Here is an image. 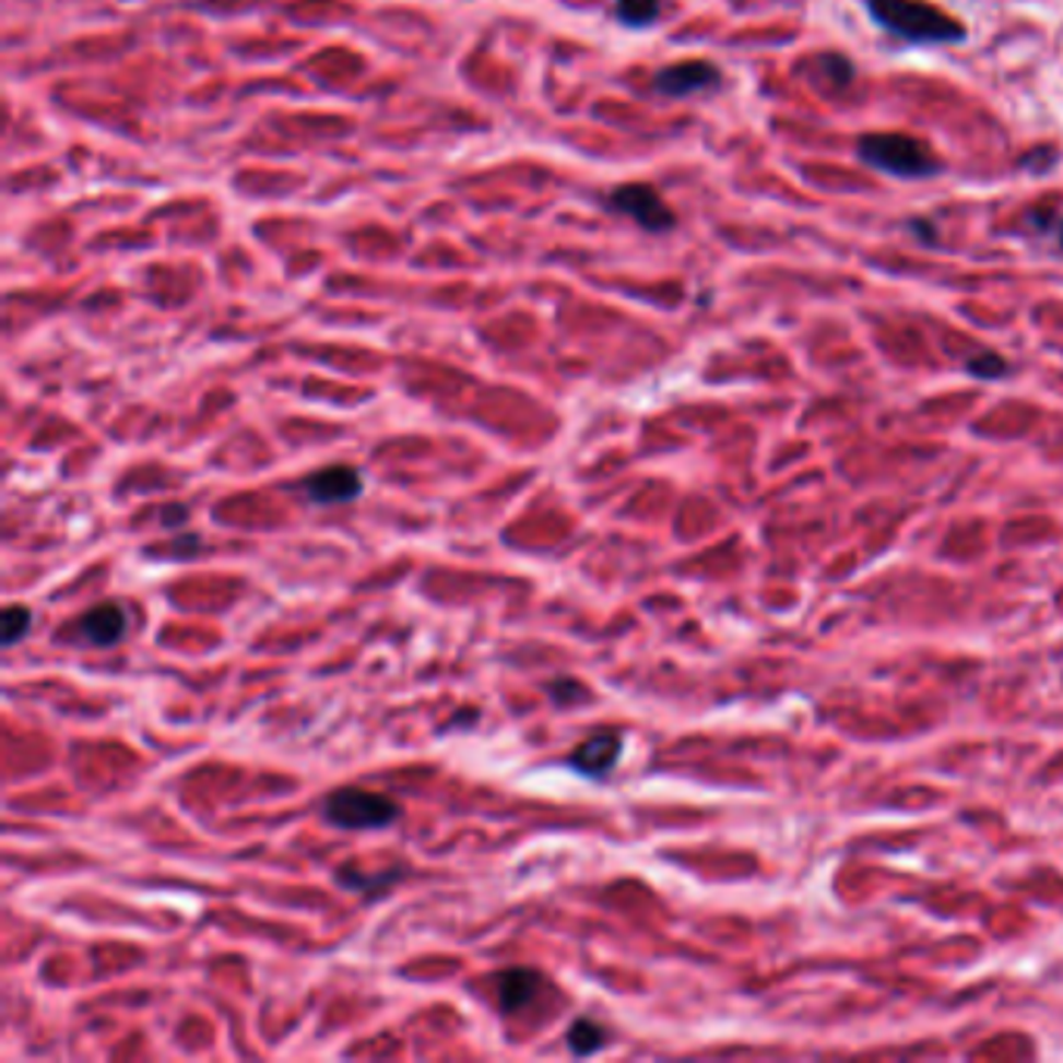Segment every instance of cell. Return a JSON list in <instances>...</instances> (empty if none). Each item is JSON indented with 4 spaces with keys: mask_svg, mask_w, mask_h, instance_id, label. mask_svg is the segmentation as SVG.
<instances>
[{
    "mask_svg": "<svg viewBox=\"0 0 1063 1063\" xmlns=\"http://www.w3.org/2000/svg\"><path fill=\"white\" fill-rule=\"evenodd\" d=\"M867 13L879 28L908 44H957L967 28L930 0H867Z\"/></svg>",
    "mask_w": 1063,
    "mask_h": 1063,
    "instance_id": "6da1fadb",
    "label": "cell"
},
{
    "mask_svg": "<svg viewBox=\"0 0 1063 1063\" xmlns=\"http://www.w3.org/2000/svg\"><path fill=\"white\" fill-rule=\"evenodd\" d=\"M303 496L319 506H341L362 496V474L350 465H331L303 481Z\"/></svg>",
    "mask_w": 1063,
    "mask_h": 1063,
    "instance_id": "5b68a950",
    "label": "cell"
},
{
    "mask_svg": "<svg viewBox=\"0 0 1063 1063\" xmlns=\"http://www.w3.org/2000/svg\"><path fill=\"white\" fill-rule=\"evenodd\" d=\"M967 371L977 378H1001V375H1007V362L1001 359L999 353H979L967 362Z\"/></svg>",
    "mask_w": 1063,
    "mask_h": 1063,
    "instance_id": "9a60e30c",
    "label": "cell"
},
{
    "mask_svg": "<svg viewBox=\"0 0 1063 1063\" xmlns=\"http://www.w3.org/2000/svg\"><path fill=\"white\" fill-rule=\"evenodd\" d=\"M858 156L871 169L886 172L895 178H930L942 172L938 156L920 138L901 131H873L858 141Z\"/></svg>",
    "mask_w": 1063,
    "mask_h": 1063,
    "instance_id": "7a4b0ae2",
    "label": "cell"
},
{
    "mask_svg": "<svg viewBox=\"0 0 1063 1063\" xmlns=\"http://www.w3.org/2000/svg\"><path fill=\"white\" fill-rule=\"evenodd\" d=\"M543 992V979L533 970H506L496 979V1001L503 1014H518Z\"/></svg>",
    "mask_w": 1063,
    "mask_h": 1063,
    "instance_id": "ba28073f",
    "label": "cell"
},
{
    "mask_svg": "<svg viewBox=\"0 0 1063 1063\" xmlns=\"http://www.w3.org/2000/svg\"><path fill=\"white\" fill-rule=\"evenodd\" d=\"M321 814L338 829H383L400 820L403 808L390 795L375 789L343 787L324 799Z\"/></svg>",
    "mask_w": 1063,
    "mask_h": 1063,
    "instance_id": "3957f363",
    "label": "cell"
},
{
    "mask_svg": "<svg viewBox=\"0 0 1063 1063\" xmlns=\"http://www.w3.org/2000/svg\"><path fill=\"white\" fill-rule=\"evenodd\" d=\"M617 755H621V740L615 733H595L587 743L577 745L575 755H571V767L587 777H599L615 767Z\"/></svg>",
    "mask_w": 1063,
    "mask_h": 1063,
    "instance_id": "9c48e42d",
    "label": "cell"
},
{
    "mask_svg": "<svg viewBox=\"0 0 1063 1063\" xmlns=\"http://www.w3.org/2000/svg\"><path fill=\"white\" fill-rule=\"evenodd\" d=\"M126 609L119 602H101V605L87 609L82 621L75 624V637L87 646H116L126 634Z\"/></svg>",
    "mask_w": 1063,
    "mask_h": 1063,
    "instance_id": "52a82bcc",
    "label": "cell"
},
{
    "mask_svg": "<svg viewBox=\"0 0 1063 1063\" xmlns=\"http://www.w3.org/2000/svg\"><path fill=\"white\" fill-rule=\"evenodd\" d=\"M908 228H911V235L920 237L923 244H936V240H938L936 228H933V225H930L926 218H914V222H911Z\"/></svg>",
    "mask_w": 1063,
    "mask_h": 1063,
    "instance_id": "2e32d148",
    "label": "cell"
},
{
    "mask_svg": "<svg viewBox=\"0 0 1063 1063\" xmlns=\"http://www.w3.org/2000/svg\"><path fill=\"white\" fill-rule=\"evenodd\" d=\"M28 630H32V609H25V605H7L3 609V627H0L3 642L7 646H16Z\"/></svg>",
    "mask_w": 1063,
    "mask_h": 1063,
    "instance_id": "7c38bea8",
    "label": "cell"
},
{
    "mask_svg": "<svg viewBox=\"0 0 1063 1063\" xmlns=\"http://www.w3.org/2000/svg\"><path fill=\"white\" fill-rule=\"evenodd\" d=\"M550 699L555 705H575V702H587V686H580L571 677H558V681L550 683Z\"/></svg>",
    "mask_w": 1063,
    "mask_h": 1063,
    "instance_id": "5bb4252c",
    "label": "cell"
},
{
    "mask_svg": "<svg viewBox=\"0 0 1063 1063\" xmlns=\"http://www.w3.org/2000/svg\"><path fill=\"white\" fill-rule=\"evenodd\" d=\"M817 66L827 72V79L836 87H849L851 79H854V66H851L849 57H842V54H820V57H817Z\"/></svg>",
    "mask_w": 1063,
    "mask_h": 1063,
    "instance_id": "4fadbf2b",
    "label": "cell"
},
{
    "mask_svg": "<svg viewBox=\"0 0 1063 1063\" xmlns=\"http://www.w3.org/2000/svg\"><path fill=\"white\" fill-rule=\"evenodd\" d=\"M661 0H617V16L624 25H649L659 20Z\"/></svg>",
    "mask_w": 1063,
    "mask_h": 1063,
    "instance_id": "8fae6325",
    "label": "cell"
},
{
    "mask_svg": "<svg viewBox=\"0 0 1063 1063\" xmlns=\"http://www.w3.org/2000/svg\"><path fill=\"white\" fill-rule=\"evenodd\" d=\"M568 1048L575 1051L577 1058H587V1054H595L602 1044H605V1032H602V1026L599 1023H593V1020H575L571 1023V1029H568Z\"/></svg>",
    "mask_w": 1063,
    "mask_h": 1063,
    "instance_id": "30bf717a",
    "label": "cell"
},
{
    "mask_svg": "<svg viewBox=\"0 0 1063 1063\" xmlns=\"http://www.w3.org/2000/svg\"><path fill=\"white\" fill-rule=\"evenodd\" d=\"M718 82H721L718 66H711L708 60H683L661 69L655 75V91H661L664 97H689L714 87Z\"/></svg>",
    "mask_w": 1063,
    "mask_h": 1063,
    "instance_id": "8992f818",
    "label": "cell"
},
{
    "mask_svg": "<svg viewBox=\"0 0 1063 1063\" xmlns=\"http://www.w3.org/2000/svg\"><path fill=\"white\" fill-rule=\"evenodd\" d=\"M609 206L615 213H624L627 218H634L639 228L646 232H671L677 215L671 213V206L661 200V193L652 188V185H642V181H634V185H621L612 197H609Z\"/></svg>",
    "mask_w": 1063,
    "mask_h": 1063,
    "instance_id": "277c9868",
    "label": "cell"
},
{
    "mask_svg": "<svg viewBox=\"0 0 1063 1063\" xmlns=\"http://www.w3.org/2000/svg\"><path fill=\"white\" fill-rule=\"evenodd\" d=\"M1058 247H1061V250H1063V222H1061V225H1058Z\"/></svg>",
    "mask_w": 1063,
    "mask_h": 1063,
    "instance_id": "e0dca14e",
    "label": "cell"
}]
</instances>
